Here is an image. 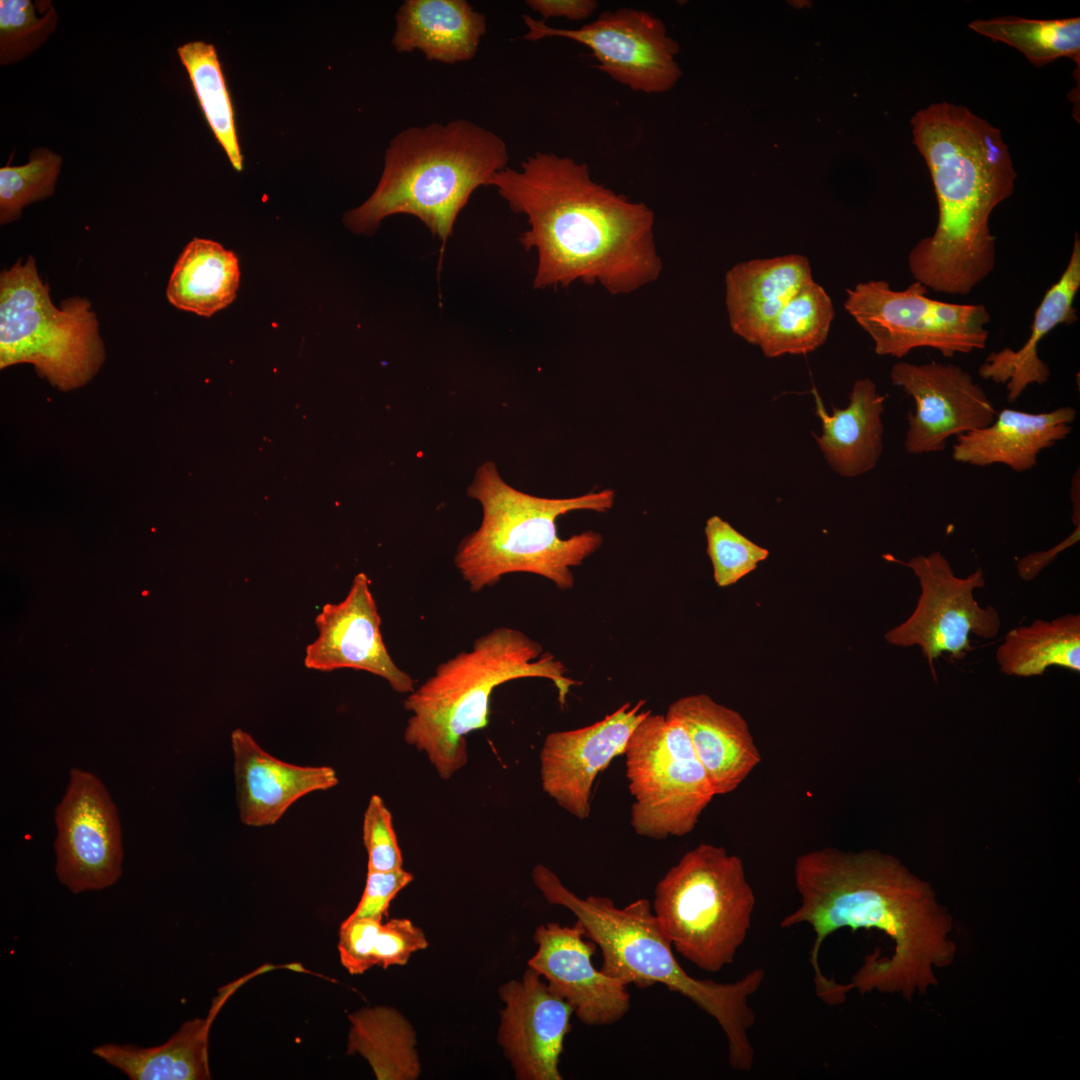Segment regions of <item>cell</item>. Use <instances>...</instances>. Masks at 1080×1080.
<instances>
[{"instance_id":"obj_35","label":"cell","mask_w":1080,"mask_h":1080,"mask_svg":"<svg viewBox=\"0 0 1080 1080\" xmlns=\"http://www.w3.org/2000/svg\"><path fill=\"white\" fill-rule=\"evenodd\" d=\"M57 13L50 1H0V63L22 60L55 30Z\"/></svg>"},{"instance_id":"obj_30","label":"cell","mask_w":1080,"mask_h":1080,"mask_svg":"<svg viewBox=\"0 0 1080 1080\" xmlns=\"http://www.w3.org/2000/svg\"><path fill=\"white\" fill-rule=\"evenodd\" d=\"M348 1053L361 1054L379 1080H412L420 1074L415 1032L388 1007L365 1008L349 1016Z\"/></svg>"},{"instance_id":"obj_6","label":"cell","mask_w":1080,"mask_h":1080,"mask_svg":"<svg viewBox=\"0 0 1080 1080\" xmlns=\"http://www.w3.org/2000/svg\"><path fill=\"white\" fill-rule=\"evenodd\" d=\"M523 632L500 627L478 638L464 651L439 664L434 674L409 693L404 708L411 713L405 741L423 752L438 776L450 779L468 760L466 737L489 723L490 699L499 685L538 677L553 682L563 706L577 681L565 666Z\"/></svg>"},{"instance_id":"obj_26","label":"cell","mask_w":1080,"mask_h":1080,"mask_svg":"<svg viewBox=\"0 0 1080 1080\" xmlns=\"http://www.w3.org/2000/svg\"><path fill=\"white\" fill-rule=\"evenodd\" d=\"M816 414L823 433L816 441L832 469L842 476L854 477L872 470L883 450L884 426L881 415L885 397L869 378L856 380L846 408L833 407L828 414L813 389Z\"/></svg>"},{"instance_id":"obj_11","label":"cell","mask_w":1080,"mask_h":1080,"mask_svg":"<svg viewBox=\"0 0 1080 1080\" xmlns=\"http://www.w3.org/2000/svg\"><path fill=\"white\" fill-rule=\"evenodd\" d=\"M927 292L918 281L894 290L885 280H870L847 289L844 307L880 356L902 358L923 347L944 357L985 349L990 313L984 304L948 303Z\"/></svg>"},{"instance_id":"obj_7","label":"cell","mask_w":1080,"mask_h":1080,"mask_svg":"<svg viewBox=\"0 0 1080 1080\" xmlns=\"http://www.w3.org/2000/svg\"><path fill=\"white\" fill-rule=\"evenodd\" d=\"M468 495L481 504L482 521L459 544L454 562L472 592L515 572L539 575L562 590L571 588V568L597 551L603 538L586 531L563 539L556 520L578 510L606 512L615 498L611 489L569 498L533 496L507 484L493 462L478 468Z\"/></svg>"},{"instance_id":"obj_37","label":"cell","mask_w":1080,"mask_h":1080,"mask_svg":"<svg viewBox=\"0 0 1080 1080\" xmlns=\"http://www.w3.org/2000/svg\"><path fill=\"white\" fill-rule=\"evenodd\" d=\"M363 842L368 854V871L402 868L403 859L392 823V815L379 795H372L364 813Z\"/></svg>"},{"instance_id":"obj_14","label":"cell","mask_w":1080,"mask_h":1080,"mask_svg":"<svg viewBox=\"0 0 1080 1080\" xmlns=\"http://www.w3.org/2000/svg\"><path fill=\"white\" fill-rule=\"evenodd\" d=\"M55 871L72 893L98 891L122 874L123 845L117 808L93 773L72 768L55 808Z\"/></svg>"},{"instance_id":"obj_41","label":"cell","mask_w":1080,"mask_h":1080,"mask_svg":"<svg viewBox=\"0 0 1080 1080\" xmlns=\"http://www.w3.org/2000/svg\"><path fill=\"white\" fill-rule=\"evenodd\" d=\"M1079 530L1080 525H1075L1073 532L1053 548L1043 552L1030 553L1020 559L1017 564L1019 576L1025 580L1034 578L1046 565L1051 563L1059 553L1078 542L1080 536Z\"/></svg>"},{"instance_id":"obj_15","label":"cell","mask_w":1080,"mask_h":1080,"mask_svg":"<svg viewBox=\"0 0 1080 1080\" xmlns=\"http://www.w3.org/2000/svg\"><path fill=\"white\" fill-rule=\"evenodd\" d=\"M894 385L914 401L907 415L905 449L913 455L943 451L947 440L990 425L996 408L973 376L955 364L895 363Z\"/></svg>"},{"instance_id":"obj_2","label":"cell","mask_w":1080,"mask_h":1080,"mask_svg":"<svg viewBox=\"0 0 1080 1080\" xmlns=\"http://www.w3.org/2000/svg\"><path fill=\"white\" fill-rule=\"evenodd\" d=\"M488 186L527 219L519 241L537 252L536 289L580 281L620 295L659 277L654 212L595 182L586 163L536 152L518 170L497 172Z\"/></svg>"},{"instance_id":"obj_19","label":"cell","mask_w":1080,"mask_h":1080,"mask_svg":"<svg viewBox=\"0 0 1080 1080\" xmlns=\"http://www.w3.org/2000/svg\"><path fill=\"white\" fill-rule=\"evenodd\" d=\"M315 624L318 636L306 647V668L325 672L342 668L363 670L385 679L396 692L410 693L415 689L413 679L395 664L387 651L366 574L354 577L344 600L325 604Z\"/></svg>"},{"instance_id":"obj_17","label":"cell","mask_w":1080,"mask_h":1080,"mask_svg":"<svg viewBox=\"0 0 1080 1080\" xmlns=\"http://www.w3.org/2000/svg\"><path fill=\"white\" fill-rule=\"evenodd\" d=\"M505 1003L498 1041L519 1080H562L559 1069L573 1007L528 967L499 989Z\"/></svg>"},{"instance_id":"obj_21","label":"cell","mask_w":1080,"mask_h":1080,"mask_svg":"<svg viewBox=\"0 0 1080 1080\" xmlns=\"http://www.w3.org/2000/svg\"><path fill=\"white\" fill-rule=\"evenodd\" d=\"M666 716L684 726L715 795L736 790L761 762L746 720L706 694L679 698Z\"/></svg>"},{"instance_id":"obj_10","label":"cell","mask_w":1080,"mask_h":1080,"mask_svg":"<svg viewBox=\"0 0 1080 1080\" xmlns=\"http://www.w3.org/2000/svg\"><path fill=\"white\" fill-rule=\"evenodd\" d=\"M624 755L634 831L651 839L692 832L716 795L684 726L649 713L631 734Z\"/></svg>"},{"instance_id":"obj_27","label":"cell","mask_w":1080,"mask_h":1080,"mask_svg":"<svg viewBox=\"0 0 1080 1080\" xmlns=\"http://www.w3.org/2000/svg\"><path fill=\"white\" fill-rule=\"evenodd\" d=\"M240 283L235 253L218 242L193 238L172 270L166 297L176 308L211 317L230 305Z\"/></svg>"},{"instance_id":"obj_34","label":"cell","mask_w":1080,"mask_h":1080,"mask_svg":"<svg viewBox=\"0 0 1080 1080\" xmlns=\"http://www.w3.org/2000/svg\"><path fill=\"white\" fill-rule=\"evenodd\" d=\"M61 156L48 148L34 149L28 163L0 169V222L19 218L22 208L51 196L61 167Z\"/></svg>"},{"instance_id":"obj_3","label":"cell","mask_w":1080,"mask_h":1080,"mask_svg":"<svg viewBox=\"0 0 1080 1080\" xmlns=\"http://www.w3.org/2000/svg\"><path fill=\"white\" fill-rule=\"evenodd\" d=\"M914 143L931 175L938 220L908 255L915 281L967 295L996 264L993 210L1014 191L1016 172L1001 131L967 107L947 102L911 119Z\"/></svg>"},{"instance_id":"obj_13","label":"cell","mask_w":1080,"mask_h":1080,"mask_svg":"<svg viewBox=\"0 0 1080 1080\" xmlns=\"http://www.w3.org/2000/svg\"><path fill=\"white\" fill-rule=\"evenodd\" d=\"M523 20L527 27L524 39L560 37L586 46L600 71L633 91L665 93L681 77L675 60L678 43L668 35L664 22L647 11H603L577 29L551 27L530 15H523Z\"/></svg>"},{"instance_id":"obj_22","label":"cell","mask_w":1080,"mask_h":1080,"mask_svg":"<svg viewBox=\"0 0 1080 1080\" xmlns=\"http://www.w3.org/2000/svg\"><path fill=\"white\" fill-rule=\"evenodd\" d=\"M1076 416L1072 406L1039 413L1002 409L990 425L958 436L952 458L978 467L1002 464L1015 472L1028 471L1043 450L1071 433Z\"/></svg>"},{"instance_id":"obj_23","label":"cell","mask_w":1080,"mask_h":1080,"mask_svg":"<svg viewBox=\"0 0 1080 1080\" xmlns=\"http://www.w3.org/2000/svg\"><path fill=\"white\" fill-rule=\"evenodd\" d=\"M812 280L809 260L800 254L737 263L725 276L730 328L758 345L774 317Z\"/></svg>"},{"instance_id":"obj_12","label":"cell","mask_w":1080,"mask_h":1080,"mask_svg":"<svg viewBox=\"0 0 1080 1080\" xmlns=\"http://www.w3.org/2000/svg\"><path fill=\"white\" fill-rule=\"evenodd\" d=\"M901 563L912 570L921 593L913 613L884 637L895 646H918L936 679L934 662L939 656L949 653L955 660L965 658L973 650L970 635L994 638L1000 616L995 607H982L974 597V590L985 586L980 567L959 577L940 551Z\"/></svg>"},{"instance_id":"obj_32","label":"cell","mask_w":1080,"mask_h":1080,"mask_svg":"<svg viewBox=\"0 0 1080 1080\" xmlns=\"http://www.w3.org/2000/svg\"><path fill=\"white\" fill-rule=\"evenodd\" d=\"M177 53L215 138L224 149L232 167L236 171H242L243 156L237 136L234 109L215 47L202 41H194L178 47Z\"/></svg>"},{"instance_id":"obj_5","label":"cell","mask_w":1080,"mask_h":1080,"mask_svg":"<svg viewBox=\"0 0 1080 1080\" xmlns=\"http://www.w3.org/2000/svg\"><path fill=\"white\" fill-rule=\"evenodd\" d=\"M508 158L505 141L470 120L409 127L390 141L374 192L344 222L355 233L372 234L386 217L408 214L445 243L472 193L505 169Z\"/></svg>"},{"instance_id":"obj_29","label":"cell","mask_w":1080,"mask_h":1080,"mask_svg":"<svg viewBox=\"0 0 1080 1080\" xmlns=\"http://www.w3.org/2000/svg\"><path fill=\"white\" fill-rule=\"evenodd\" d=\"M996 660L1010 676H1039L1051 666L1079 673L1080 615L1037 619L1010 630L996 650Z\"/></svg>"},{"instance_id":"obj_1","label":"cell","mask_w":1080,"mask_h":1080,"mask_svg":"<svg viewBox=\"0 0 1080 1080\" xmlns=\"http://www.w3.org/2000/svg\"><path fill=\"white\" fill-rule=\"evenodd\" d=\"M799 905L780 927L808 924L814 932L810 964L817 997L827 1005L843 1002L840 983L819 965L824 940L841 928L876 929L894 943L890 958L865 957L846 995L877 990L911 998L937 983L934 967L949 965L956 946L949 938L952 921L930 887L897 859L877 851L848 852L824 847L798 856L793 867Z\"/></svg>"},{"instance_id":"obj_24","label":"cell","mask_w":1080,"mask_h":1080,"mask_svg":"<svg viewBox=\"0 0 1080 1080\" xmlns=\"http://www.w3.org/2000/svg\"><path fill=\"white\" fill-rule=\"evenodd\" d=\"M1079 289L1080 239L1076 233L1068 264L1035 310L1026 342L1017 350L1003 348L991 352L978 369L983 379L1006 385L1008 402H1015L1028 386L1049 380L1051 372L1039 357L1038 346L1058 325H1071L1078 320L1073 303Z\"/></svg>"},{"instance_id":"obj_39","label":"cell","mask_w":1080,"mask_h":1080,"mask_svg":"<svg viewBox=\"0 0 1080 1080\" xmlns=\"http://www.w3.org/2000/svg\"><path fill=\"white\" fill-rule=\"evenodd\" d=\"M413 878V875L403 868L391 871H367L361 899L347 918L382 921L391 901Z\"/></svg>"},{"instance_id":"obj_31","label":"cell","mask_w":1080,"mask_h":1080,"mask_svg":"<svg viewBox=\"0 0 1080 1080\" xmlns=\"http://www.w3.org/2000/svg\"><path fill=\"white\" fill-rule=\"evenodd\" d=\"M834 315L831 298L812 280L774 317L758 346L770 358L812 352L826 341Z\"/></svg>"},{"instance_id":"obj_16","label":"cell","mask_w":1080,"mask_h":1080,"mask_svg":"<svg viewBox=\"0 0 1080 1080\" xmlns=\"http://www.w3.org/2000/svg\"><path fill=\"white\" fill-rule=\"evenodd\" d=\"M644 705L626 702L591 725L548 734L540 752L544 792L572 816L587 819L594 782L624 754L634 729L651 713Z\"/></svg>"},{"instance_id":"obj_40","label":"cell","mask_w":1080,"mask_h":1080,"mask_svg":"<svg viewBox=\"0 0 1080 1080\" xmlns=\"http://www.w3.org/2000/svg\"><path fill=\"white\" fill-rule=\"evenodd\" d=\"M526 5L542 16V20L562 17L572 21L586 20L598 8L595 0H527Z\"/></svg>"},{"instance_id":"obj_20","label":"cell","mask_w":1080,"mask_h":1080,"mask_svg":"<svg viewBox=\"0 0 1080 1080\" xmlns=\"http://www.w3.org/2000/svg\"><path fill=\"white\" fill-rule=\"evenodd\" d=\"M231 746L239 815L248 826L273 825L301 797L338 784L333 768L282 761L242 729L231 733Z\"/></svg>"},{"instance_id":"obj_28","label":"cell","mask_w":1080,"mask_h":1080,"mask_svg":"<svg viewBox=\"0 0 1080 1080\" xmlns=\"http://www.w3.org/2000/svg\"><path fill=\"white\" fill-rule=\"evenodd\" d=\"M211 1018L185 1022L167 1042L155 1047L106 1043L92 1053L121 1070L131 1080H205Z\"/></svg>"},{"instance_id":"obj_36","label":"cell","mask_w":1080,"mask_h":1080,"mask_svg":"<svg viewBox=\"0 0 1080 1080\" xmlns=\"http://www.w3.org/2000/svg\"><path fill=\"white\" fill-rule=\"evenodd\" d=\"M705 535L713 577L719 587L735 584L755 570L769 554L766 548L752 542L716 515L707 520Z\"/></svg>"},{"instance_id":"obj_25","label":"cell","mask_w":1080,"mask_h":1080,"mask_svg":"<svg viewBox=\"0 0 1080 1080\" xmlns=\"http://www.w3.org/2000/svg\"><path fill=\"white\" fill-rule=\"evenodd\" d=\"M392 45L398 53L422 52L428 61H469L487 31L486 16L466 0H406L395 15Z\"/></svg>"},{"instance_id":"obj_38","label":"cell","mask_w":1080,"mask_h":1080,"mask_svg":"<svg viewBox=\"0 0 1080 1080\" xmlns=\"http://www.w3.org/2000/svg\"><path fill=\"white\" fill-rule=\"evenodd\" d=\"M428 945L424 932L412 921L394 918L380 923L372 939L371 962L387 968L405 965L410 956Z\"/></svg>"},{"instance_id":"obj_4","label":"cell","mask_w":1080,"mask_h":1080,"mask_svg":"<svg viewBox=\"0 0 1080 1080\" xmlns=\"http://www.w3.org/2000/svg\"><path fill=\"white\" fill-rule=\"evenodd\" d=\"M532 879L549 903L573 913L586 937L600 948L603 973L639 988L660 983L688 998L724 1032L731 1068L744 1072L752 1068L755 1053L749 1031L756 1016L749 999L764 982L763 969H753L730 983L694 978L675 958L649 900L640 898L619 907L606 896L582 898L540 864L533 868Z\"/></svg>"},{"instance_id":"obj_8","label":"cell","mask_w":1080,"mask_h":1080,"mask_svg":"<svg viewBox=\"0 0 1080 1080\" xmlns=\"http://www.w3.org/2000/svg\"><path fill=\"white\" fill-rule=\"evenodd\" d=\"M755 905L741 858L700 843L658 881L652 909L672 947L701 970L716 973L734 961Z\"/></svg>"},{"instance_id":"obj_33","label":"cell","mask_w":1080,"mask_h":1080,"mask_svg":"<svg viewBox=\"0 0 1080 1080\" xmlns=\"http://www.w3.org/2000/svg\"><path fill=\"white\" fill-rule=\"evenodd\" d=\"M969 28L1017 49L1037 67L1060 57H1068L1079 69V17L1046 20L1021 17L978 19L972 21Z\"/></svg>"},{"instance_id":"obj_18","label":"cell","mask_w":1080,"mask_h":1080,"mask_svg":"<svg viewBox=\"0 0 1080 1080\" xmlns=\"http://www.w3.org/2000/svg\"><path fill=\"white\" fill-rule=\"evenodd\" d=\"M533 939L537 950L528 967L573 1007L581 1023L607 1026L626 1016L631 1007L628 985L595 968L592 958L597 945L578 921L572 926L540 925Z\"/></svg>"},{"instance_id":"obj_9","label":"cell","mask_w":1080,"mask_h":1080,"mask_svg":"<svg viewBox=\"0 0 1080 1080\" xmlns=\"http://www.w3.org/2000/svg\"><path fill=\"white\" fill-rule=\"evenodd\" d=\"M104 360L99 324L88 300L56 307L29 256L0 275V367L30 363L67 391L86 384Z\"/></svg>"}]
</instances>
